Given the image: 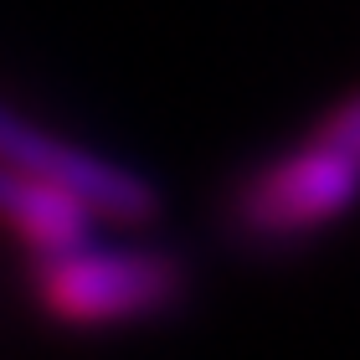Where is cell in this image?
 I'll list each match as a JSON object with an SVG mask.
<instances>
[{"mask_svg":"<svg viewBox=\"0 0 360 360\" xmlns=\"http://www.w3.org/2000/svg\"><path fill=\"white\" fill-rule=\"evenodd\" d=\"M355 155H360V103L345 98L335 119L304 144L299 155L278 160L242 191V226L257 237H293L335 221L355 201Z\"/></svg>","mask_w":360,"mask_h":360,"instance_id":"6da1fadb","label":"cell"},{"mask_svg":"<svg viewBox=\"0 0 360 360\" xmlns=\"http://www.w3.org/2000/svg\"><path fill=\"white\" fill-rule=\"evenodd\" d=\"M186 293V268L175 252H62L37 273V299L68 324H113L170 309Z\"/></svg>","mask_w":360,"mask_h":360,"instance_id":"7a4b0ae2","label":"cell"},{"mask_svg":"<svg viewBox=\"0 0 360 360\" xmlns=\"http://www.w3.org/2000/svg\"><path fill=\"white\" fill-rule=\"evenodd\" d=\"M0 165L72 195L88 217H113V221L160 217V191L139 170L119 165V160H103L93 150H77L68 139H52L46 129H37L6 103H0Z\"/></svg>","mask_w":360,"mask_h":360,"instance_id":"3957f363","label":"cell"},{"mask_svg":"<svg viewBox=\"0 0 360 360\" xmlns=\"http://www.w3.org/2000/svg\"><path fill=\"white\" fill-rule=\"evenodd\" d=\"M0 221L41 257H62V252L83 248L88 226H93V217L72 195L41 186V180H31L11 165H0Z\"/></svg>","mask_w":360,"mask_h":360,"instance_id":"277c9868","label":"cell"}]
</instances>
